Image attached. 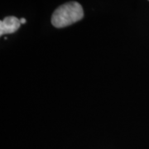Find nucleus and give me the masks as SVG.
<instances>
[{
	"label": "nucleus",
	"mask_w": 149,
	"mask_h": 149,
	"mask_svg": "<svg viewBox=\"0 0 149 149\" xmlns=\"http://www.w3.org/2000/svg\"><path fill=\"white\" fill-rule=\"evenodd\" d=\"M84 17L83 8L77 2H69L58 7L52 16V24L62 28L81 20Z\"/></svg>",
	"instance_id": "nucleus-1"
},
{
	"label": "nucleus",
	"mask_w": 149,
	"mask_h": 149,
	"mask_svg": "<svg viewBox=\"0 0 149 149\" xmlns=\"http://www.w3.org/2000/svg\"><path fill=\"white\" fill-rule=\"evenodd\" d=\"M20 26V19L13 16L6 17L4 19L0 21V36L13 33L18 30Z\"/></svg>",
	"instance_id": "nucleus-2"
},
{
	"label": "nucleus",
	"mask_w": 149,
	"mask_h": 149,
	"mask_svg": "<svg viewBox=\"0 0 149 149\" xmlns=\"http://www.w3.org/2000/svg\"><path fill=\"white\" fill-rule=\"evenodd\" d=\"M148 1H149V0H148Z\"/></svg>",
	"instance_id": "nucleus-4"
},
{
	"label": "nucleus",
	"mask_w": 149,
	"mask_h": 149,
	"mask_svg": "<svg viewBox=\"0 0 149 149\" xmlns=\"http://www.w3.org/2000/svg\"><path fill=\"white\" fill-rule=\"evenodd\" d=\"M20 22H21V24H24V23H26V19L25 18H21Z\"/></svg>",
	"instance_id": "nucleus-3"
}]
</instances>
